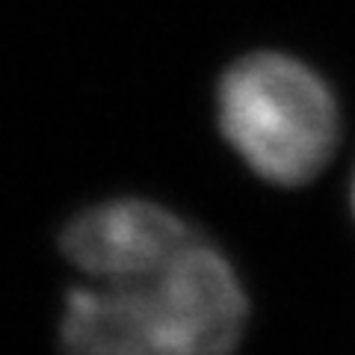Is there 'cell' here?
I'll return each mask as SVG.
<instances>
[{
    "label": "cell",
    "instance_id": "1",
    "mask_svg": "<svg viewBox=\"0 0 355 355\" xmlns=\"http://www.w3.org/2000/svg\"><path fill=\"white\" fill-rule=\"evenodd\" d=\"M249 323V296L234 263L198 234L163 261L119 282L65 293L62 355H231Z\"/></svg>",
    "mask_w": 355,
    "mask_h": 355
},
{
    "label": "cell",
    "instance_id": "2",
    "mask_svg": "<svg viewBox=\"0 0 355 355\" xmlns=\"http://www.w3.org/2000/svg\"><path fill=\"white\" fill-rule=\"evenodd\" d=\"M216 119L237 157L275 187L314 181L340 139L331 86L279 51H258L228 65L216 86Z\"/></svg>",
    "mask_w": 355,
    "mask_h": 355
},
{
    "label": "cell",
    "instance_id": "3",
    "mask_svg": "<svg viewBox=\"0 0 355 355\" xmlns=\"http://www.w3.org/2000/svg\"><path fill=\"white\" fill-rule=\"evenodd\" d=\"M198 234L193 222L157 202L110 198L77 214L60 246L89 282H119L160 266Z\"/></svg>",
    "mask_w": 355,
    "mask_h": 355
},
{
    "label": "cell",
    "instance_id": "4",
    "mask_svg": "<svg viewBox=\"0 0 355 355\" xmlns=\"http://www.w3.org/2000/svg\"><path fill=\"white\" fill-rule=\"evenodd\" d=\"M352 210H355V178H352Z\"/></svg>",
    "mask_w": 355,
    "mask_h": 355
}]
</instances>
